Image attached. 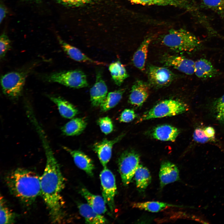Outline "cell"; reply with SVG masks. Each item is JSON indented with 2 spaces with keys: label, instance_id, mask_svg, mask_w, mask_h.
I'll list each match as a JSON object with an SVG mask.
<instances>
[{
  "label": "cell",
  "instance_id": "30",
  "mask_svg": "<svg viewBox=\"0 0 224 224\" xmlns=\"http://www.w3.org/2000/svg\"><path fill=\"white\" fill-rule=\"evenodd\" d=\"M212 111L217 120L224 124V94L213 102Z\"/></svg>",
  "mask_w": 224,
  "mask_h": 224
},
{
  "label": "cell",
  "instance_id": "21",
  "mask_svg": "<svg viewBox=\"0 0 224 224\" xmlns=\"http://www.w3.org/2000/svg\"><path fill=\"white\" fill-rule=\"evenodd\" d=\"M49 99L57 106L60 115L68 119L73 118L78 113L76 107L70 102L60 96H49Z\"/></svg>",
  "mask_w": 224,
  "mask_h": 224
},
{
  "label": "cell",
  "instance_id": "32",
  "mask_svg": "<svg viewBox=\"0 0 224 224\" xmlns=\"http://www.w3.org/2000/svg\"><path fill=\"white\" fill-rule=\"evenodd\" d=\"M202 3L207 8L224 13V0H202Z\"/></svg>",
  "mask_w": 224,
  "mask_h": 224
},
{
  "label": "cell",
  "instance_id": "37",
  "mask_svg": "<svg viewBox=\"0 0 224 224\" xmlns=\"http://www.w3.org/2000/svg\"><path fill=\"white\" fill-rule=\"evenodd\" d=\"M204 130L205 134L208 138L211 139H214L215 132L213 128L210 126L207 127Z\"/></svg>",
  "mask_w": 224,
  "mask_h": 224
},
{
  "label": "cell",
  "instance_id": "10",
  "mask_svg": "<svg viewBox=\"0 0 224 224\" xmlns=\"http://www.w3.org/2000/svg\"><path fill=\"white\" fill-rule=\"evenodd\" d=\"M162 62L165 66L172 67L186 74L191 75L194 73L195 62L184 57L167 55L163 58Z\"/></svg>",
  "mask_w": 224,
  "mask_h": 224
},
{
  "label": "cell",
  "instance_id": "3",
  "mask_svg": "<svg viewBox=\"0 0 224 224\" xmlns=\"http://www.w3.org/2000/svg\"><path fill=\"white\" fill-rule=\"evenodd\" d=\"M162 43L177 52H191L197 49L201 42L194 34L182 28L171 29L161 39Z\"/></svg>",
  "mask_w": 224,
  "mask_h": 224
},
{
  "label": "cell",
  "instance_id": "5",
  "mask_svg": "<svg viewBox=\"0 0 224 224\" xmlns=\"http://www.w3.org/2000/svg\"><path fill=\"white\" fill-rule=\"evenodd\" d=\"M46 79L49 82L74 88L86 87L88 85L85 74L78 70L53 73L48 76Z\"/></svg>",
  "mask_w": 224,
  "mask_h": 224
},
{
  "label": "cell",
  "instance_id": "31",
  "mask_svg": "<svg viewBox=\"0 0 224 224\" xmlns=\"http://www.w3.org/2000/svg\"><path fill=\"white\" fill-rule=\"evenodd\" d=\"M97 124L102 133L107 135L111 133L114 129V125L110 118L106 116L99 118Z\"/></svg>",
  "mask_w": 224,
  "mask_h": 224
},
{
  "label": "cell",
  "instance_id": "15",
  "mask_svg": "<svg viewBox=\"0 0 224 224\" xmlns=\"http://www.w3.org/2000/svg\"><path fill=\"white\" fill-rule=\"evenodd\" d=\"M159 178L161 188L179 180V171L177 167L169 161L162 162L160 169Z\"/></svg>",
  "mask_w": 224,
  "mask_h": 224
},
{
  "label": "cell",
  "instance_id": "6",
  "mask_svg": "<svg viewBox=\"0 0 224 224\" xmlns=\"http://www.w3.org/2000/svg\"><path fill=\"white\" fill-rule=\"evenodd\" d=\"M140 160L138 154L132 150L125 151L120 156L118 161L119 170L124 185L131 182L139 165Z\"/></svg>",
  "mask_w": 224,
  "mask_h": 224
},
{
  "label": "cell",
  "instance_id": "26",
  "mask_svg": "<svg viewBox=\"0 0 224 224\" xmlns=\"http://www.w3.org/2000/svg\"><path fill=\"white\" fill-rule=\"evenodd\" d=\"M136 187L140 190H144L151 181L150 173L147 168L139 165L134 175Z\"/></svg>",
  "mask_w": 224,
  "mask_h": 224
},
{
  "label": "cell",
  "instance_id": "7",
  "mask_svg": "<svg viewBox=\"0 0 224 224\" xmlns=\"http://www.w3.org/2000/svg\"><path fill=\"white\" fill-rule=\"evenodd\" d=\"M26 75L23 72H12L2 76L1 84L3 93L12 98L21 95L25 83Z\"/></svg>",
  "mask_w": 224,
  "mask_h": 224
},
{
  "label": "cell",
  "instance_id": "34",
  "mask_svg": "<svg viewBox=\"0 0 224 224\" xmlns=\"http://www.w3.org/2000/svg\"><path fill=\"white\" fill-rule=\"evenodd\" d=\"M193 138L195 142L202 143H206L211 140L206 135L204 129L200 128H197L195 129Z\"/></svg>",
  "mask_w": 224,
  "mask_h": 224
},
{
  "label": "cell",
  "instance_id": "22",
  "mask_svg": "<svg viewBox=\"0 0 224 224\" xmlns=\"http://www.w3.org/2000/svg\"><path fill=\"white\" fill-rule=\"evenodd\" d=\"M151 41L150 37L145 39L134 53L132 59L135 66L139 70H145L149 44Z\"/></svg>",
  "mask_w": 224,
  "mask_h": 224
},
{
  "label": "cell",
  "instance_id": "19",
  "mask_svg": "<svg viewBox=\"0 0 224 224\" xmlns=\"http://www.w3.org/2000/svg\"><path fill=\"white\" fill-rule=\"evenodd\" d=\"M194 73L198 78L205 79L214 77L218 72L211 63L205 58H200L194 63Z\"/></svg>",
  "mask_w": 224,
  "mask_h": 224
},
{
  "label": "cell",
  "instance_id": "38",
  "mask_svg": "<svg viewBox=\"0 0 224 224\" xmlns=\"http://www.w3.org/2000/svg\"><path fill=\"white\" fill-rule=\"evenodd\" d=\"M7 13V10L5 6L2 4L0 5V22L2 21L5 17Z\"/></svg>",
  "mask_w": 224,
  "mask_h": 224
},
{
  "label": "cell",
  "instance_id": "18",
  "mask_svg": "<svg viewBox=\"0 0 224 224\" xmlns=\"http://www.w3.org/2000/svg\"><path fill=\"white\" fill-rule=\"evenodd\" d=\"M77 207L80 215L88 224H104L107 219L101 214L95 212L88 203H79Z\"/></svg>",
  "mask_w": 224,
  "mask_h": 224
},
{
  "label": "cell",
  "instance_id": "2",
  "mask_svg": "<svg viewBox=\"0 0 224 224\" xmlns=\"http://www.w3.org/2000/svg\"><path fill=\"white\" fill-rule=\"evenodd\" d=\"M5 181L11 194L26 205L41 195L40 176L30 170L17 168L7 175Z\"/></svg>",
  "mask_w": 224,
  "mask_h": 224
},
{
  "label": "cell",
  "instance_id": "24",
  "mask_svg": "<svg viewBox=\"0 0 224 224\" xmlns=\"http://www.w3.org/2000/svg\"><path fill=\"white\" fill-rule=\"evenodd\" d=\"M133 207L152 212H156L170 207H180L179 206L163 202L149 201L132 203Z\"/></svg>",
  "mask_w": 224,
  "mask_h": 224
},
{
  "label": "cell",
  "instance_id": "23",
  "mask_svg": "<svg viewBox=\"0 0 224 224\" xmlns=\"http://www.w3.org/2000/svg\"><path fill=\"white\" fill-rule=\"evenodd\" d=\"M87 125L85 120L82 118H73L61 128L63 134L67 136H77L81 134Z\"/></svg>",
  "mask_w": 224,
  "mask_h": 224
},
{
  "label": "cell",
  "instance_id": "8",
  "mask_svg": "<svg viewBox=\"0 0 224 224\" xmlns=\"http://www.w3.org/2000/svg\"><path fill=\"white\" fill-rule=\"evenodd\" d=\"M102 197L112 212L115 208L114 197L117 193L115 177L107 168L104 167L100 175Z\"/></svg>",
  "mask_w": 224,
  "mask_h": 224
},
{
  "label": "cell",
  "instance_id": "17",
  "mask_svg": "<svg viewBox=\"0 0 224 224\" xmlns=\"http://www.w3.org/2000/svg\"><path fill=\"white\" fill-rule=\"evenodd\" d=\"M179 130L172 126L164 124L158 126L152 130V137L161 141L174 142L180 133Z\"/></svg>",
  "mask_w": 224,
  "mask_h": 224
},
{
  "label": "cell",
  "instance_id": "28",
  "mask_svg": "<svg viewBox=\"0 0 224 224\" xmlns=\"http://www.w3.org/2000/svg\"><path fill=\"white\" fill-rule=\"evenodd\" d=\"M125 90L121 89L109 93L100 106V111L105 112L116 106L121 100Z\"/></svg>",
  "mask_w": 224,
  "mask_h": 224
},
{
  "label": "cell",
  "instance_id": "27",
  "mask_svg": "<svg viewBox=\"0 0 224 224\" xmlns=\"http://www.w3.org/2000/svg\"><path fill=\"white\" fill-rule=\"evenodd\" d=\"M132 3L143 5L171 6L179 7H187L186 0H129Z\"/></svg>",
  "mask_w": 224,
  "mask_h": 224
},
{
  "label": "cell",
  "instance_id": "14",
  "mask_svg": "<svg viewBox=\"0 0 224 224\" xmlns=\"http://www.w3.org/2000/svg\"><path fill=\"white\" fill-rule=\"evenodd\" d=\"M63 147L72 156L75 164L78 168L89 176H93L95 166L92 160L90 157L80 151L72 150L65 146Z\"/></svg>",
  "mask_w": 224,
  "mask_h": 224
},
{
  "label": "cell",
  "instance_id": "9",
  "mask_svg": "<svg viewBox=\"0 0 224 224\" xmlns=\"http://www.w3.org/2000/svg\"><path fill=\"white\" fill-rule=\"evenodd\" d=\"M148 76L150 84L156 88L167 86L174 78V74L167 68L152 65L148 68Z\"/></svg>",
  "mask_w": 224,
  "mask_h": 224
},
{
  "label": "cell",
  "instance_id": "25",
  "mask_svg": "<svg viewBox=\"0 0 224 224\" xmlns=\"http://www.w3.org/2000/svg\"><path fill=\"white\" fill-rule=\"evenodd\" d=\"M109 69L113 80L115 83L118 86H120L128 77L124 65L119 61L110 64Z\"/></svg>",
  "mask_w": 224,
  "mask_h": 224
},
{
  "label": "cell",
  "instance_id": "20",
  "mask_svg": "<svg viewBox=\"0 0 224 224\" xmlns=\"http://www.w3.org/2000/svg\"><path fill=\"white\" fill-rule=\"evenodd\" d=\"M80 191L81 194L86 200L87 203L96 212L101 215L107 212L106 203L103 197L91 193L84 187L81 188Z\"/></svg>",
  "mask_w": 224,
  "mask_h": 224
},
{
  "label": "cell",
  "instance_id": "16",
  "mask_svg": "<svg viewBox=\"0 0 224 224\" xmlns=\"http://www.w3.org/2000/svg\"><path fill=\"white\" fill-rule=\"evenodd\" d=\"M59 42L63 49L72 59L80 62L86 63L96 65H105L103 62L94 60L83 54L78 48L63 41L60 38Z\"/></svg>",
  "mask_w": 224,
  "mask_h": 224
},
{
  "label": "cell",
  "instance_id": "13",
  "mask_svg": "<svg viewBox=\"0 0 224 224\" xmlns=\"http://www.w3.org/2000/svg\"><path fill=\"white\" fill-rule=\"evenodd\" d=\"M107 87L102 74L98 72L95 82L90 90V100L92 105L100 106L107 96Z\"/></svg>",
  "mask_w": 224,
  "mask_h": 224
},
{
  "label": "cell",
  "instance_id": "29",
  "mask_svg": "<svg viewBox=\"0 0 224 224\" xmlns=\"http://www.w3.org/2000/svg\"><path fill=\"white\" fill-rule=\"evenodd\" d=\"M15 214L7 206L4 199L1 195L0 198V224H12L15 222Z\"/></svg>",
  "mask_w": 224,
  "mask_h": 224
},
{
  "label": "cell",
  "instance_id": "36",
  "mask_svg": "<svg viewBox=\"0 0 224 224\" xmlns=\"http://www.w3.org/2000/svg\"><path fill=\"white\" fill-rule=\"evenodd\" d=\"M63 5L69 6H78L85 5L97 0H56Z\"/></svg>",
  "mask_w": 224,
  "mask_h": 224
},
{
  "label": "cell",
  "instance_id": "33",
  "mask_svg": "<svg viewBox=\"0 0 224 224\" xmlns=\"http://www.w3.org/2000/svg\"><path fill=\"white\" fill-rule=\"evenodd\" d=\"M11 47V42L8 37L4 33L0 37V55L1 58H3Z\"/></svg>",
  "mask_w": 224,
  "mask_h": 224
},
{
  "label": "cell",
  "instance_id": "1",
  "mask_svg": "<svg viewBox=\"0 0 224 224\" xmlns=\"http://www.w3.org/2000/svg\"><path fill=\"white\" fill-rule=\"evenodd\" d=\"M40 137L46 157L45 169L40 176L41 195L52 223H60L64 217V202L61 193L65 187V179L45 134Z\"/></svg>",
  "mask_w": 224,
  "mask_h": 224
},
{
  "label": "cell",
  "instance_id": "35",
  "mask_svg": "<svg viewBox=\"0 0 224 224\" xmlns=\"http://www.w3.org/2000/svg\"><path fill=\"white\" fill-rule=\"evenodd\" d=\"M137 116L133 109H126L122 112L119 118L120 122L128 123L133 121Z\"/></svg>",
  "mask_w": 224,
  "mask_h": 224
},
{
  "label": "cell",
  "instance_id": "12",
  "mask_svg": "<svg viewBox=\"0 0 224 224\" xmlns=\"http://www.w3.org/2000/svg\"><path fill=\"white\" fill-rule=\"evenodd\" d=\"M149 86L146 82L137 80L132 86L128 98L131 104L140 107L141 106L149 96Z\"/></svg>",
  "mask_w": 224,
  "mask_h": 224
},
{
  "label": "cell",
  "instance_id": "11",
  "mask_svg": "<svg viewBox=\"0 0 224 224\" xmlns=\"http://www.w3.org/2000/svg\"><path fill=\"white\" fill-rule=\"evenodd\" d=\"M123 136V134H121L111 140L104 139L93 145L92 149L97 154L104 167H107V165L111 158L114 145L119 142Z\"/></svg>",
  "mask_w": 224,
  "mask_h": 224
},
{
  "label": "cell",
  "instance_id": "4",
  "mask_svg": "<svg viewBox=\"0 0 224 224\" xmlns=\"http://www.w3.org/2000/svg\"><path fill=\"white\" fill-rule=\"evenodd\" d=\"M188 110L187 105L181 101L173 99L164 100L158 103L145 112L139 121L174 116L185 112Z\"/></svg>",
  "mask_w": 224,
  "mask_h": 224
}]
</instances>
